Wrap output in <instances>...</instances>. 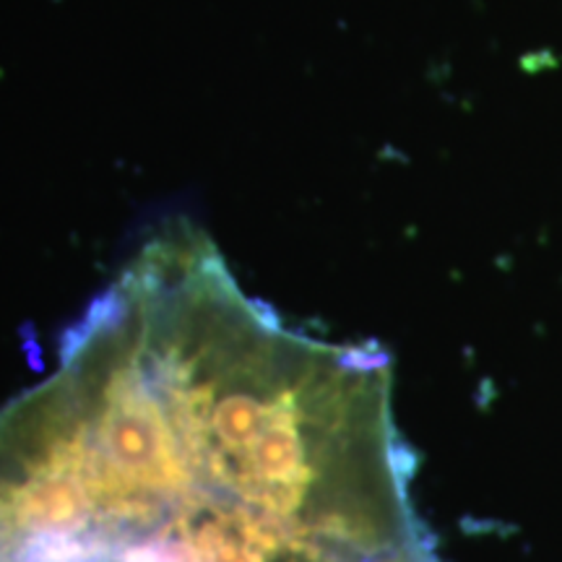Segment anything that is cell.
<instances>
[{
    "label": "cell",
    "mask_w": 562,
    "mask_h": 562,
    "mask_svg": "<svg viewBox=\"0 0 562 562\" xmlns=\"http://www.w3.org/2000/svg\"><path fill=\"white\" fill-rule=\"evenodd\" d=\"M383 562H440V560H438V554H435L432 542H430V544L414 547V550H406L402 554H393V558L383 560Z\"/></svg>",
    "instance_id": "cell-2"
},
{
    "label": "cell",
    "mask_w": 562,
    "mask_h": 562,
    "mask_svg": "<svg viewBox=\"0 0 562 562\" xmlns=\"http://www.w3.org/2000/svg\"><path fill=\"white\" fill-rule=\"evenodd\" d=\"M378 344L294 331L157 232L0 406V562H383L430 544Z\"/></svg>",
    "instance_id": "cell-1"
}]
</instances>
